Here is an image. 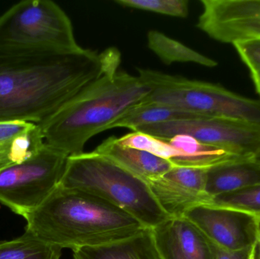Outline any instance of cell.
Returning a JSON list of instances; mask_svg holds the SVG:
<instances>
[{
  "label": "cell",
  "mask_w": 260,
  "mask_h": 259,
  "mask_svg": "<svg viewBox=\"0 0 260 259\" xmlns=\"http://www.w3.org/2000/svg\"><path fill=\"white\" fill-rule=\"evenodd\" d=\"M116 49L102 53H0V123L40 125L105 71L119 67Z\"/></svg>",
  "instance_id": "cell-1"
},
{
  "label": "cell",
  "mask_w": 260,
  "mask_h": 259,
  "mask_svg": "<svg viewBox=\"0 0 260 259\" xmlns=\"http://www.w3.org/2000/svg\"><path fill=\"white\" fill-rule=\"evenodd\" d=\"M24 219L27 232L73 251L120 241L146 228L107 201L60 186Z\"/></svg>",
  "instance_id": "cell-2"
},
{
  "label": "cell",
  "mask_w": 260,
  "mask_h": 259,
  "mask_svg": "<svg viewBox=\"0 0 260 259\" xmlns=\"http://www.w3.org/2000/svg\"><path fill=\"white\" fill-rule=\"evenodd\" d=\"M150 92L139 76L111 68L39 125L44 143L69 157L83 153L90 138L109 129Z\"/></svg>",
  "instance_id": "cell-3"
},
{
  "label": "cell",
  "mask_w": 260,
  "mask_h": 259,
  "mask_svg": "<svg viewBox=\"0 0 260 259\" xmlns=\"http://www.w3.org/2000/svg\"><path fill=\"white\" fill-rule=\"evenodd\" d=\"M94 195L153 228L170 219L148 183L95 152L69 157L59 185Z\"/></svg>",
  "instance_id": "cell-4"
},
{
  "label": "cell",
  "mask_w": 260,
  "mask_h": 259,
  "mask_svg": "<svg viewBox=\"0 0 260 259\" xmlns=\"http://www.w3.org/2000/svg\"><path fill=\"white\" fill-rule=\"evenodd\" d=\"M150 88L146 101L162 103L198 117L239 119L260 124V101L224 87L148 68H137Z\"/></svg>",
  "instance_id": "cell-5"
},
{
  "label": "cell",
  "mask_w": 260,
  "mask_h": 259,
  "mask_svg": "<svg viewBox=\"0 0 260 259\" xmlns=\"http://www.w3.org/2000/svg\"><path fill=\"white\" fill-rule=\"evenodd\" d=\"M68 15L50 0H24L0 16V53L82 51Z\"/></svg>",
  "instance_id": "cell-6"
},
{
  "label": "cell",
  "mask_w": 260,
  "mask_h": 259,
  "mask_svg": "<svg viewBox=\"0 0 260 259\" xmlns=\"http://www.w3.org/2000/svg\"><path fill=\"white\" fill-rule=\"evenodd\" d=\"M68 158L44 143L24 162L0 168V203L24 218L59 187Z\"/></svg>",
  "instance_id": "cell-7"
},
{
  "label": "cell",
  "mask_w": 260,
  "mask_h": 259,
  "mask_svg": "<svg viewBox=\"0 0 260 259\" xmlns=\"http://www.w3.org/2000/svg\"><path fill=\"white\" fill-rule=\"evenodd\" d=\"M136 132L164 139L188 135L203 144L224 149L241 159L260 157V124L247 120L197 117L146 125Z\"/></svg>",
  "instance_id": "cell-8"
},
{
  "label": "cell",
  "mask_w": 260,
  "mask_h": 259,
  "mask_svg": "<svg viewBox=\"0 0 260 259\" xmlns=\"http://www.w3.org/2000/svg\"><path fill=\"white\" fill-rule=\"evenodd\" d=\"M184 217L221 249L236 251L258 246L259 219L248 213L201 205L189 210Z\"/></svg>",
  "instance_id": "cell-9"
},
{
  "label": "cell",
  "mask_w": 260,
  "mask_h": 259,
  "mask_svg": "<svg viewBox=\"0 0 260 259\" xmlns=\"http://www.w3.org/2000/svg\"><path fill=\"white\" fill-rule=\"evenodd\" d=\"M207 169L174 166L169 171L148 182L150 190L170 218H180L191 208L208 205Z\"/></svg>",
  "instance_id": "cell-10"
},
{
  "label": "cell",
  "mask_w": 260,
  "mask_h": 259,
  "mask_svg": "<svg viewBox=\"0 0 260 259\" xmlns=\"http://www.w3.org/2000/svg\"><path fill=\"white\" fill-rule=\"evenodd\" d=\"M93 152L108 158L147 183L174 167L171 161L149 152L121 145L114 136L105 139Z\"/></svg>",
  "instance_id": "cell-11"
},
{
  "label": "cell",
  "mask_w": 260,
  "mask_h": 259,
  "mask_svg": "<svg viewBox=\"0 0 260 259\" xmlns=\"http://www.w3.org/2000/svg\"><path fill=\"white\" fill-rule=\"evenodd\" d=\"M260 185V162L241 159L207 169L206 194L211 198Z\"/></svg>",
  "instance_id": "cell-12"
},
{
  "label": "cell",
  "mask_w": 260,
  "mask_h": 259,
  "mask_svg": "<svg viewBox=\"0 0 260 259\" xmlns=\"http://www.w3.org/2000/svg\"><path fill=\"white\" fill-rule=\"evenodd\" d=\"M152 230L185 258L214 259L211 242L186 217L168 219Z\"/></svg>",
  "instance_id": "cell-13"
},
{
  "label": "cell",
  "mask_w": 260,
  "mask_h": 259,
  "mask_svg": "<svg viewBox=\"0 0 260 259\" xmlns=\"http://www.w3.org/2000/svg\"><path fill=\"white\" fill-rule=\"evenodd\" d=\"M74 259H162L153 230L145 228L125 240L73 251Z\"/></svg>",
  "instance_id": "cell-14"
},
{
  "label": "cell",
  "mask_w": 260,
  "mask_h": 259,
  "mask_svg": "<svg viewBox=\"0 0 260 259\" xmlns=\"http://www.w3.org/2000/svg\"><path fill=\"white\" fill-rule=\"evenodd\" d=\"M168 140V159L174 166L209 168L222 163L241 160L224 149L203 144L188 135H177Z\"/></svg>",
  "instance_id": "cell-15"
},
{
  "label": "cell",
  "mask_w": 260,
  "mask_h": 259,
  "mask_svg": "<svg viewBox=\"0 0 260 259\" xmlns=\"http://www.w3.org/2000/svg\"><path fill=\"white\" fill-rule=\"evenodd\" d=\"M198 116L183 112L180 109L146 100L126 113L120 120L111 125L109 129L126 128L136 132L139 128L146 125L156 124L174 120L193 118Z\"/></svg>",
  "instance_id": "cell-16"
},
{
  "label": "cell",
  "mask_w": 260,
  "mask_h": 259,
  "mask_svg": "<svg viewBox=\"0 0 260 259\" xmlns=\"http://www.w3.org/2000/svg\"><path fill=\"white\" fill-rule=\"evenodd\" d=\"M150 50L167 65L174 62H193L213 68L218 62L192 49L186 47L157 30H150L147 34Z\"/></svg>",
  "instance_id": "cell-17"
},
{
  "label": "cell",
  "mask_w": 260,
  "mask_h": 259,
  "mask_svg": "<svg viewBox=\"0 0 260 259\" xmlns=\"http://www.w3.org/2000/svg\"><path fill=\"white\" fill-rule=\"evenodd\" d=\"M61 255V248L27 231L13 240L0 242V259H60Z\"/></svg>",
  "instance_id": "cell-18"
},
{
  "label": "cell",
  "mask_w": 260,
  "mask_h": 259,
  "mask_svg": "<svg viewBox=\"0 0 260 259\" xmlns=\"http://www.w3.org/2000/svg\"><path fill=\"white\" fill-rule=\"evenodd\" d=\"M208 205L238 210L260 218V185L214 196Z\"/></svg>",
  "instance_id": "cell-19"
},
{
  "label": "cell",
  "mask_w": 260,
  "mask_h": 259,
  "mask_svg": "<svg viewBox=\"0 0 260 259\" xmlns=\"http://www.w3.org/2000/svg\"><path fill=\"white\" fill-rule=\"evenodd\" d=\"M123 7L148 11L154 13L185 18L189 15L187 0H117Z\"/></svg>",
  "instance_id": "cell-20"
},
{
  "label": "cell",
  "mask_w": 260,
  "mask_h": 259,
  "mask_svg": "<svg viewBox=\"0 0 260 259\" xmlns=\"http://www.w3.org/2000/svg\"><path fill=\"white\" fill-rule=\"evenodd\" d=\"M34 125L26 122L0 123V168L6 167L8 155L15 139Z\"/></svg>",
  "instance_id": "cell-21"
},
{
  "label": "cell",
  "mask_w": 260,
  "mask_h": 259,
  "mask_svg": "<svg viewBox=\"0 0 260 259\" xmlns=\"http://www.w3.org/2000/svg\"><path fill=\"white\" fill-rule=\"evenodd\" d=\"M241 60L248 68H260V39L239 41L233 44Z\"/></svg>",
  "instance_id": "cell-22"
},
{
  "label": "cell",
  "mask_w": 260,
  "mask_h": 259,
  "mask_svg": "<svg viewBox=\"0 0 260 259\" xmlns=\"http://www.w3.org/2000/svg\"><path fill=\"white\" fill-rule=\"evenodd\" d=\"M212 244L214 259H256L258 246L246 248L241 250L230 251L221 249L216 245Z\"/></svg>",
  "instance_id": "cell-23"
},
{
  "label": "cell",
  "mask_w": 260,
  "mask_h": 259,
  "mask_svg": "<svg viewBox=\"0 0 260 259\" xmlns=\"http://www.w3.org/2000/svg\"><path fill=\"white\" fill-rule=\"evenodd\" d=\"M154 237L162 259H186L182 256L176 249H174L171 245L168 244L165 240L157 238L154 236Z\"/></svg>",
  "instance_id": "cell-24"
},
{
  "label": "cell",
  "mask_w": 260,
  "mask_h": 259,
  "mask_svg": "<svg viewBox=\"0 0 260 259\" xmlns=\"http://www.w3.org/2000/svg\"><path fill=\"white\" fill-rule=\"evenodd\" d=\"M250 77L253 81V85L256 88V92L260 96V68L258 67H250Z\"/></svg>",
  "instance_id": "cell-25"
},
{
  "label": "cell",
  "mask_w": 260,
  "mask_h": 259,
  "mask_svg": "<svg viewBox=\"0 0 260 259\" xmlns=\"http://www.w3.org/2000/svg\"><path fill=\"white\" fill-rule=\"evenodd\" d=\"M259 219V239L258 243L257 253H256V259H260V218Z\"/></svg>",
  "instance_id": "cell-26"
},
{
  "label": "cell",
  "mask_w": 260,
  "mask_h": 259,
  "mask_svg": "<svg viewBox=\"0 0 260 259\" xmlns=\"http://www.w3.org/2000/svg\"><path fill=\"white\" fill-rule=\"evenodd\" d=\"M255 160H256V161H259V162H260V157H259V158H256V159H255Z\"/></svg>",
  "instance_id": "cell-27"
}]
</instances>
